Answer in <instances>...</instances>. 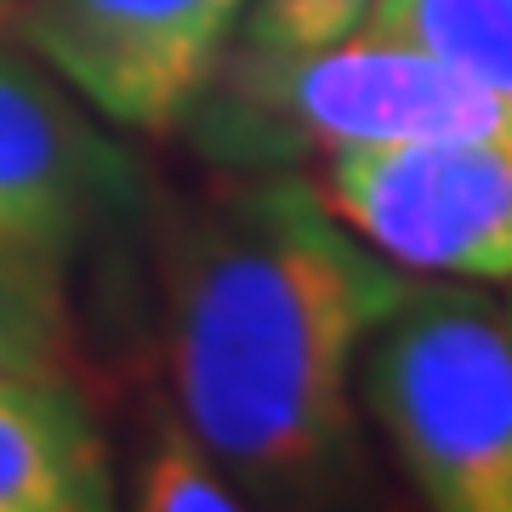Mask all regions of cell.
Segmentation results:
<instances>
[{
    "label": "cell",
    "instance_id": "obj_1",
    "mask_svg": "<svg viewBox=\"0 0 512 512\" xmlns=\"http://www.w3.org/2000/svg\"><path fill=\"white\" fill-rule=\"evenodd\" d=\"M302 165L228 171L160 245L171 404L245 501H336L365 467L359 353L410 291Z\"/></svg>",
    "mask_w": 512,
    "mask_h": 512
},
{
    "label": "cell",
    "instance_id": "obj_2",
    "mask_svg": "<svg viewBox=\"0 0 512 512\" xmlns=\"http://www.w3.org/2000/svg\"><path fill=\"white\" fill-rule=\"evenodd\" d=\"M353 387L433 512H512V319L484 285L416 274Z\"/></svg>",
    "mask_w": 512,
    "mask_h": 512
},
{
    "label": "cell",
    "instance_id": "obj_3",
    "mask_svg": "<svg viewBox=\"0 0 512 512\" xmlns=\"http://www.w3.org/2000/svg\"><path fill=\"white\" fill-rule=\"evenodd\" d=\"M183 131L222 171H308L342 148L484 137L512 131V120L456 63L399 40L353 35L308 57L228 52Z\"/></svg>",
    "mask_w": 512,
    "mask_h": 512
},
{
    "label": "cell",
    "instance_id": "obj_4",
    "mask_svg": "<svg viewBox=\"0 0 512 512\" xmlns=\"http://www.w3.org/2000/svg\"><path fill=\"white\" fill-rule=\"evenodd\" d=\"M308 171L319 200L404 274L512 279V131L342 148Z\"/></svg>",
    "mask_w": 512,
    "mask_h": 512
},
{
    "label": "cell",
    "instance_id": "obj_5",
    "mask_svg": "<svg viewBox=\"0 0 512 512\" xmlns=\"http://www.w3.org/2000/svg\"><path fill=\"white\" fill-rule=\"evenodd\" d=\"M245 0H18L12 29L114 131L171 137L239 35Z\"/></svg>",
    "mask_w": 512,
    "mask_h": 512
},
{
    "label": "cell",
    "instance_id": "obj_6",
    "mask_svg": "<svg viewBox=\"0 0 512 512\" xmlns=\"http://www.w3.org/2000/svg\"><path fill=\"white\" fill-rule=\"evenodd\" d=\"M131 200V148L35 52L0 40V256L63 274Z\"/></svg>",
    "mask_w": 512,
    "mask_h": 512
},
{
    "label": "cell",
    "instance_id": "obj_7",
    "mask_svg": "<svg viewBox=\"0 0 512 512\" xmlns=\"http://www.w3.org/2000/svg\"><path fill=\"white\" fill-rule=\"evenodd\" d=\"M114 450L69 370L0 376V512H109Z\"/></svg>",
    "mask_w": 512,
    "mask_h": 512
},
{
    "label": "cell",
    "instance_id": "obj_8",
    "mask_svg": "<svg viewBox=\"0 0 512 512\" xmlns=\"http://www.w3.org/2000/svg\"><path fill=\"white\" fill-rule=\"evenodd\" d=\"M365 35L456 63L512 120V0H382Z\"/></svg>",
    "mask_w": 512,
    "mask_h": 512
},
{
    "label": "cell",
    "instance_id": "obj_9",
    "mask_svg": "<svg viewBox=\"0 0 512 512\" xmlns=\"http://www.w3.org/2000/svg\"><path fill=\"white\" fill-rule=\"evenodd\" d=\"M126 501L143 512H234V507H245V495L228 478V467L211 456V444L188 427V416L171 399L154 404V416L143 427Z\"/></svg>",
    "mask_w": 512,
    "mask_h": 512
},
{
    "label": "cell",
    "instance_id": "obj_10",
    "mask_svg": "<svg viewBox=\"0 0 512 512\" xmlns=\"http://www.w3.org/2000/svg\"><path fill=\"white\" fill-rule=\"evenodd\" d=\"M69 353L74 325L63 302V274L0 256V376L69 370Z\"/></svg>",
    "mask_w": 512,
    "mask_h": 512
},
{
    "label": "cell",
    "instance_id": "obj_11",
    "mask_svg": "<svg viewBox=\"0 0 512 512\" xmlns=\"http://www.w3.org/2000/svg\"><path fill=\"white\" fill-rule=\"evenodd\" d=\"M382 0H245L234 57H308L365 35Z\"/></svg>",
    "mask_w": 512,
    "mask_h": 512
},
{
    "label": "cell",
    "instance_id": "obj_12",
    "mask_svg": "<svg viewBox=\"0 0 512 512\" xmlns=\"http://www.w3.org/2000/svg\"><path fill=\"white\" fill-rule=\"evenodd\" d=\"M12 12H18V0H0V23L12 18Z\"/></svg>",
    "mask_w": 512,
    "mask_h": 512
},
{
    "label": "cell",
    "instance_id": "obj_13",
    "mask_svg": "<svg viewBox=\"0 0 512 512\" xmlns=\"http://www.w3.org/2000/svg\"><path fill=\"white\" fill-rule=\"evenodd\" d=\"M507 319H512V279H507Z\"/></svg>",
    "mask_w": 512,
    "mask_h": 512
}]
</instances>
